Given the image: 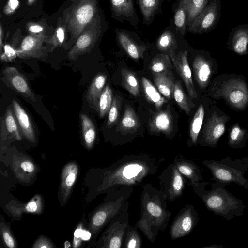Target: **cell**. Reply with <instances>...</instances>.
<instances>
[{
  "instance_id": "8992f818",
  "label": "cell",
  "mask_w": 248,
  "mask_h": 248,
  "mask_svg": "<svg viewBox=\"0 0 248 248\" xmlns=\"http://www.w3.org/2000/svg\"><path fill=\"white\" fill-rule=\"evenodd\" d=\"M221 0H209L208 4L188 26V31L202 34L210 32L217 26L220 17Z\"/></svg>"
},
{
  "instance_id": "f6af8a7d",
  "label": "cell",
  "mask_w": 248,
  "mask_h": 248,
  "mask_svg": "<svg viewBox=\"0 0 248 248\" xmlns=\"http://www.w3.org/2000/svg\"><path fill=\"white\" fill-rule=\"evenodd\" d=\"M174 23L177 28L185 32V25H186V13L185 7L180 3L175 13Z\"/></svg>"
},
{
  "instance_id": "7402d4cb",
  "label": "cell",
  "mask_w": 248,
  "mask_h": 248,
  "mask_svg": "<svg viewBox=\"0 0 248 248\" xmlns=\"http://www.w3.org/2000/svg\"><path fill=\"white\" fill-rule=\"evenodd\" d=\"M153 77L159 93L170 99L173 93L175 83L172 71L169 69L162 72L153 73Z\"/></svg>"
},
{
  "instance_id": "9f6ffc18",
  "label": "cell",
  "mask_w": 248,
  "mask_h": 248,
  "mask_svg": "<svg viewBox=\"0 0 248 248\" xmlns=\"http://www.w3.org/2000/svg\"><path fill=\"white\" fill-rule=\"evenodd\" d=\"M35 0H28L27 3L28 5H31L35 2Z\"/></svg>"
},
{
  "instance_id": "d4e9b609",
  "label": "cell",
  "mask_w": 248,
  "mask_h": 248,
  "mask_svg": "<svg viewBox=\"0 0 248 248\" xmlns=\"http://www.w3.org/2000/svg\"><path fill=\"white\" fill-rule=\"evenodd\" d=\"M140 125V120L134 109L130 105L125 106L117 130L123 134L131 133L135 132Z\"/></svg>"
},
{
  "instance_id": "7dc6e473",
  "label": "cell",
  "mask_w": 248,
  "mask_h": 248,
  "mask_svg": "<svg viewBox=\"0 0 248 248\" xmlns=\"http://www.w3.org/2000/svg\"><path fill=\"white\" fill-rule=\"evenodd\" d=\"M0 148L1 150H4L6 148L9 140L11 139V137L7 130L4 118L2 116L0 117Z\"/></svg>"
},
{
  "instance_id": "6da1fadb",
  "label": "cell",
  "mask_w": 248,
  "mask_h": 248,
  "mask_svg": "<svg viewBox=\"0 0 248 248\" xmlns=\"http://www.w3.org/2000/svg\"><path fill=\"white\" fill-rule=\"evenodd\" d=\"M167 198L161 190L150 184L143 187L140 199V217L135 226L151 242L155 240L158 231H164L171 216L167 209Z\"/></svg>"
},
{
  "instance_id": "60d3db41",
  "label": "cell",
  "mask_w": 248,
  "mask_h": 248,
  "mask_svg": "<svg viewBox=\"0 0 248 248\" xmlns=\"http://www.w3.org/2000/svg\"><path fill=\"white\" fill-rule=\"evenodd\" d=\"M122 104V99L118 96H115L112 100V104L108 112L107 123L108 127H111L115 124L119 116Z\"/></svg>"
},
{
  "instance_id": "db71d44e",
  "label": "cell",
  "mask_w": 248,
  "mask_h": 248,
  "mask_svg": "<svg viewBox=\"0 0 248 248\" xmlns=\"http://www.w3.org/2000/svg\"><path fill=\"white\" fill-rule=\"evenodd\" d=\"M91 237V233L86 230H83L82 233V240H88Z\"/></svg>"
},
{
  "instance_id": "ba28073f",
  "label": "cell",
  "mask_w": 248,
  "mask_h": 248,
  "mask_svg": "<svg viewBox=\"0 0 248 248\" xmlns=\"http://www.w3.org/2000/svg\"><path fill=\"white\" fill-rule=\"evenodd\" d=\"M161 190L170 202L180 197L185 188V179L174 163L168 166L159 176Z\"/></svg>"
},
{
  "instance_id": "11a10c76",
  "label": "cell",
  "mask_w": 248,
  "mask_h": 248,
  "mask_svg": "<svg viewBox=\"0 0 248 248\" xmlns=\"http://www.w3.org/2000/svg\"><path fill=\"white\" fill-rule=\"evenodd\" d=\"M0 54L1 53V50L2 47V27L0 26Z\"/></svg>"
},
{
  "instance_id": "277c9868",
  "label": "cell",
  "mask_w": 248,
  "mask_h": 248,
  "mask_svg": "<svg viewBox=\"0 0 248 248\" xmlns=\"http://www.w3.org/2000/svg\"><path fill=\"white\" fill-rule=\"evenodd\" d=\"M132 190L130 186H122L114 200L103 203L93 212L89 224L91 233L93 234L98 233L120 213Z\"/></svg>"
},
{
  "instance_id": "5b68a950",
  "label": "cell",
  "mask_w": 248,
  "mask_h": 248,
  "mask_svg": "<svg viewBox=\"0 0 248 248\" xmlns=\"http://www.w3.org/2000/svg\"><path fill=\"white\" fill-rule=\"evenodd\" d=\"M128 202L124 204L120 213L114 217L102 237V248H120L123 247L124 239L129 224Z\"/></svg>"
},
{
  "instance_id": "30bf717a",
  "label": "cell",
  "mask_w": 248,
  "mask_h": 248,
  "mask_svg": "<svg viewBox=\"0 0 248 248\" xmlns=\"http://www.w3.org/2000/svg\"><path fill=\"white\" fill-rule=\"evenodd\" d=\"M196 221V212L191 205H186L178 213L170 227L173 240L184 237L190 232Z\"/></svg>"
},
{
  "instance_id": "b9f144b4",
  "label": "cell",
  "mask_w": 248,
  "mask_h": 248,
  "mask_svg": "<svg viewBox=\"0 0 248 248\" xmlns=\"http://www.w3.org/2000/svg\"><path fill=\"white\" fill-rule=\"evenodd\" d=\"M175 45V40L173 36L170 31L164 32L158 40L157 46L160 51H164L170 50H172V47Z\"/></svg>"
},
{
  "instance_id": "ee69618b",
  "label": "cell",
  "mask_w": 248,
  "mask_h": 248,
  "mask_svg": "<svg viewBox=\"0 0 248 248\" xmlns=\"http://www.w3.org/2000/svg\"><path fill=\"white\" fill-rule=\"evenodd\" d=\"M0 233L4 244L8 248L16 247L15 239L9 227L3 222L0 223Z\"/></svg>"
},
{
  "instance_id": "3957f363",
  "label": "cell",
  "mask_w": 248,
  "mask_h": 248,
  "mask_svg": "<svg viewBox=\"0 0 248 248\" xmlns=\"http://www.w3.org/2000/svg\"><path fill=\"white\" fill-rule=\"evenodd\" d=\"M72 3L63 13V20L71 35L64 44L68 49L97 14V0H72Z\"/></svg>"
},
{
  "instance_id": "5bb4252c",
  "label": "cell",
  "mask_w": 248,
  "mask_h": 248,
  "mask_svg": "<svg viewBox=\"0 0 248 248\" xmlns=\"http://www.w3.org/2000/svg\"><path fill=\"white\" fill-rule=\"evenodd\" d=\"M12 169L16 177L21 182H30L37 172V167L31 159L23 155L13 157Z\"/></svg>"
},
{
  "instance_id": "4dcf8cb0",
  "label": "cell",
  "mask_w": 248,
  "mask_h": 248,
  "mask_svg": "<svg viewBox=\"0 0 248 248\" xmlns=\"http://www.w3.org/2000/svg\"><path fill=\"white\" fill-rule=\"evenodd\" d=\"M209 0H180L186 13V25L188 26L202 11Z\"/></svg>"
},
{
  "instance_id": "f546056e",
  "label": "cell",
  "mask_w": 248,
  "mask_h": 248,
  "mask_svg": "<svg viewBox=\"0 0 248 248\" xmlns=\"http://www.w3.org/2000/svg\"><path fill=\"white\" fill-rule=\"evenodd\" d=\"M80 121L82 128L83 139L86 147L91 149L94 143L96 133L94 124L86 114H80Z\"/></svg>"
},
{
  "instance_id": "7a4b0ae2",
  "label": "cell",
  "mask_w": 248,
  "mask_h": 248,
  "mask_svg": "<svg viewBox=\"0 0 248 248\" xmlns=\"http://www.w3.org/2000/svg\"><path fill=\"white\" fill-rule=\"evenodd\" d=\"M158 166L154 159L147 155H130L120 159L113 168L106 172L98 190L115 186H136L149 175L153 174Z\"/></svg>"
},
{
  "instance_id": "7c38bea8",
  "label": "cell",
  "mask_w": 248,
  "mask_h": 248,
  "mask_svg": "<svg viewBox=\"0 0 248 248\" xmlns=\"http://www.w3.org/2000/svg\"><path fill=\"white\" fill-rule=\"evenodd\" d=\"M46 36L30 34L22 41L20 47L16 49L17 56L20 58H38L44 57L46 52L44 42L47 38Z\"/></svg>"
},
{
  "instance_id": "4fadbf2b",
  "label": "cell",
  "mask_w": 248,
  "mask_h": 248,
  "mask_svg": "<svg viewBox=\"0 0 248 248\" xmlns=\"http://www.w3.org/2000/svg\"><path fill=\"white\" fill-rule=\"evenodd\" d=\"M4 81L14 90L32 101H36L35 94L25 76L16 67H6L3 71Z\"/></svg>"
},
{
  "instance_id": "e0dca14e",
  "label": "cell",
  "mask_w": 248,
  "mask_h": 248,
  "mask_svg": "<svg viewBox=\"0 0 248 248\" xmlns=\"http://www.w3.org/2000/svg\"><path fill=\"white\" fill-rule=\"evenodd\" d=\"M226 118L214 112L208 119L203 132L205 142L210 145L216 144L225 131Z\"/></svg>"
},
{
  "instance_id": "f907efd6",
  "label": "cell",
  "mask_w": 248,
  "mask_h": 248,
  "mask_svg": "<svg viewBox=\"0 0 248 248\" xmlns=\"http://www.w3.org/2000/svg\"><path fill=\"white\" fill-rule=\"evenodd\" d=\"M32 247L34 248H54V246L47 238L44 236H41L38 238Z\"/></svg>"
},
{
  "instance_id": "ab89813d",
  "label": "cell",
  "mask_w": 248,
  "mask_h": 248,
  "mask_svg": "<svg viewBox=\"0 0 248 248\" xmlns=\"http://www.w3.org/2000/svg\"><path fill=\"white\" fill-rule=\"evenodd\" d=\"M160 0H138L144 20L149 21L153 18L160 4Z\"/></svg>"
},
{
  "instance_id": "1f68e13d",
  "label": "cell",
  "mask_w": 248,
  "mask_h": 248,
  "mask_svg": "<svg viewBox=\"0 0 248 248\" xmlns=\"http://www.w3.org/2000/svg\"><path fill=\"white\" fill-rule=\"evenodd\" d=\"M122 84L133 96L140 95V86L136 74L133 71L123 68L121 70Z\"/></svg>"
},
{
  "instance_id": "8d00e7d4",
  "label": "cell",
  "mask_w": 248,
  "mask_h": 248,
  "mask_svg": "<svg viewBox=\"0 0 248 248\" xmlns=\"http://www.w3.org/2000/svg\"><path fill=\"white\" fill-rule=\"evenodd\" d=\"M173 96L179 106L187 114H189L191 105L194 106V105L192 103L189 102V99L182 88L181 81L179 80L175 81Z\"/></svg>"
},
{
  "instance_id": "e575fe53",
  "label": "cell",
  "mask_w": 248,
  "mask_h": 248,
  "mask_svg": "<svg viewBox=\"0 0 248 248\" xmlns=\"http://www.w3.org/2000/svg\"><path fill=\"white\" fill-rule=\"evenodd\" d=\"M204 116V108L202 105L198 107L191 121L190 127V136L193 144L197 142Z\"/></svg>"
},
{
  "instance_id": "d6986e66",
  "label": "cell",
  "mask_w": 248,
  "mask_h": 248,
  "mask_svg": "<svg viewBox=\"0 0 248 248\" xmlns=\"http://www.w3.org/2000/svg\"><path fill=\"white\" fill-rule=\"evenodd\" d=\"M149 128L153 133L170 135L173 128V119L170 110L166 109L155 113L149 122Z\"/></svg>"
},
{
  "instance_id": "816d5d0a",
  "label": "cell",
  "mask_w": 248,
  "mask_h": 248,
  "mask_svg": "<svg viewBox=\"0 0 248 248\" xmlns=\"http://www.w3.org/2000/svg\"><path fill=\"white\" fill-rule=\"evenodd\" d=\"M83 229L82 224H79L74 232L73 247L78 248L81 244L82 239V233Z\"/></svg>"
},
{
  "instance_id": "603a6c76",
  "label": "cell",
  "mask_w": 248,
  "mask_h": 248,
  "mask_svg": "<svg viewBox=\"0 0 248 248\" xmlns=\"http://www.w3.org/2000/svg\"><path fill=\"white\" fill-rule=\"evenodd\" d=\"M117 37L120 45L130 57L135 60L143 57L145 46L138 44L125 31H118Z\"/></svg>"
},
{
  "instance_id": "f5cc1de1",
  "label": "cell",
  "mask_w": 248,
  "mask_h": 248,
  "mask_svg": "<svg viewBox=\"0 0 248 248\" xmlns=\"http://www.w3.org/2000/svg\"><path fill=\"white\" fill-rule=\"evenodd\" d=\"M19 5L18 0H9L5 7L4 12L6 14H10L14 12Z\"/></svg>"
},
{
  "instance_id": "f35d334b",
  "label": "cell",
  "mask_w": 248,
  "mask_h": 248,
  "mask_svg": "<svg viewBox=\"0 0 248 248\" xmlns=\"http://www.w3.org/2000/svg\"><path fill=\"white\" fill-rule=\"evenodd\" d=\"M172 67L170 60L166 54H159L155 57L151 61L150 69L153 73L162 72Z\"/></svg>"
},
{
  "instance_id": "836d02e7",
  "label": "cell",
  "mask_w": 248,
  "mask_h": 248,
  "mask_svg": "<svg viewBox=\"0 0 248 248\" xmlns=\"http://www.w3.org/2000/svg\"><path fill=\"white\" fill-rule=\"evenodd\" d=\"M4 118L7 130L11 138L20 140L21 132L13 110L10 106L7 107Z\"/></svg>"
},
{
  "instance_id": "74e56055",
  "label": "cell",
  "mask_w": 248,
  "mask_h": 248,
  "mask_svg": "<svg viewBox=\"0 0 248 248\" xmlns=\"http://www.w3.org/2000/svg\"><path fill=\"white\" fill-rule=\"evenodd\" d=\"M138 228L129 226L128 228L123 241L124 248H140L142 239L139 233Z\"/></svg>"
},
{
  "instance_id": "484cf974",
  "label": "cell",
  "mask_w": 248,
  "mask_h": 248,
  "mask_svg": "<svg viewBox=\"0 0 248 248\" xmlns=\"http://www.w3.org/2000/svg\"><path fill=\"white\" fill-rule=\"evenodd\" d=\"M107 78V75L105 74H97L93 79L88 89L86 99L94 108H96L99 98L104 88Z\"/></svg>"
},
{
  "instance_id": "d6a6232c",
  "label": "cell",
  "mask_w": 248,
  "mask_h": 248,
  "mask_svg": "<svg viewBox=\"0 0 248 248\" xmlns=\"http://www.w3.org/2000/svg\"><path fill=\"white\" fill-rule=\"evenodd\" d=\"M112 100L111 89L109 85H107L104 87L95 108L101 117H103L108 113Z\"/></svg>"
},
{
  "instance_id": "8fae6325",
  "label": "cell",
  "mask_w": 248,
  "mask_h": 248,
  "mask_svg": "<svg viewBox=\"0 0 248 248\" xmlns=\"http://www.w3.org/2000/svg\"><path fill=\"white\" fill-rule=\"evenodd\" d=\"M170 55L173 65L183 80L190 98H197V94L194 88L191 71L188 61L187 51H180L176 54L174 51H170Z\"/></svg>"
},
{
  "instance_id": "83f0119b",
  "label": "cell",
  "mask_w": 248,
  "mask_h": 248,
  "mask_svg": "<svg viewBox=\"0 0 248 248\" xmlns=\"http://www.w3.org/2000/svg\"><path fill=\"white\" fill-rule=\"evenodd\" d=\"M110 2L115 16L129 21L136 16L133 0H110Z\"/></svg>"
},
{
  "instance_id": "f1b7e54d",
  "label": "cell",
  "mask_w": 248,
  "mask_h": 248,
  "mask_svg": "<svg viewBox=\"0 0 248 248\" xmlns=\"http://www.w3.org/2000/svg\"><path fill=\"white\" fill-rule=\"evenodd\" d=\"M142 85L147 100L154 104L156 109L160 110L168 101L163 97L152 83L146 78H142Z\"/></svg>"
},
{
  "instance_id": "ac0fdd59",
  "label": "cell",
  "mask_w": 248,
  "mask_h": 248,
  "mask_svg": "<svg viewBox=\"0 0 248 248\" xmlns=\"http://www.w3.org/2000/svg\"><path fill=\"white\" fill-rule=\"evenodd\" d=\"M12 108L20 132L29 141L36 142L35 132L32 122L24 109L16 100L12 101Z\"/></svg>"
},
{
  "instance_id": "2e32d148",
  "label": "cell",
  "mask_w": 248,
  "mask_h": 248,
  "mask_svg": "<svg viewBox=\"0 0 248 248\" xmlns=\"http://www.w3.org/2000/svg\"><path fill=\"white\" fill-rule=\"evenodd\" d=\"M78 172V167L74 162H70L64 166L61 175L60 186V198L62 203H65L68 199Z\"/></svg>"
},
{
  "instance_id": "cb8c5ba5",
  "label": "cell",
  "mask_w": 248,
  "mask_h": 248,
  "mask_svg": "<svg viewBox=\"0 0 248 248\" xmlns=\"http://www.w3.org/2000/svg\"><path fill=\"white\" fill-rule=\"evenodd\" d=\"M174 163L179 172L189 180L191 184L198 183L202 179L198 167L190 160L177 157Z\"/></svg>"
},
{
  "instance_id": "681fc988",
  "label": "cell",
  "mask_w": 248,
  "mask_h": 248,
  "mask_svg": "<svg viewBox=\"0 0 248 248\" xmlns=\"http://www.w3.org/2000/svg\"><path fill=\"white\" fill-rule=\"evenodd\" d=\"M27 30L31 35L36 36H46L45 28L40 23L30 22L27 25Z\"/></svg>"
},
{
  "instance_id": "d590c367",
  "label": "cell",
  "mask_w": 248,
  "mask_h": 248,
  "mask_svg": "<svg viewBox=\"0 0 248 248\" xmlns=\"http://www.w3.org/2000/svg\"><path fill=\"white\" fill-rule=\"evenodd\" d=\"M59 23L54 34L49 38H47L45 42L51 45V51L62 46L65 40V32L67 29L66 24L63 19L62 21L60 20Z\"/></svg>"
},
{
  "instance_id": "52a82bcc",
  "label": "cell",
  "mask_w": 248,
  "mask_h": 248,
  "mask_svg": "<svg viewBox=\"0 0 248 248\" xmlns=\"http://www.w3.org/2000/svg\"><path fill=\"white\" fill-rule=\"evenodd\" d=\"M100 17L97 14L87 25L68 53L71 60H76L79 56L89 53L95 46L101 32Z\"/></svg>"
},
{
  "instance_id": "9c48e42d",
  "label": "cell",
  "mask_w": 248,
  "mask_h": 248,
  "mask_svg": "<svg viewBox=\"0 0 248 248\" xmlns=\"http://www.w3.org/2000/svg\"><path fill=\"white\" fill-rule=\"evenodd\" d=\"M222 94L232 106L243 109L248 103V89L246 84L238 79H232L222 85Z\"/></svg>"
},
{
  "instance_id": "bcb514c9",
  "label": "cell",
  "mask_w": 248,
  "mask_h": 248,
  "mask_svg": "<svg viewBox=\"0 0 248 248\" xmlns=\"http://www.w3.org/2000/svg\"><path fill=\"white\" fill-rule=\"evenodd\" d=\"M245 131L238 125L233 126L229 134V144L231 145L238 144L244 139Z\"/></svg>"
},
{
  "instance_id": "c3c4849f",
  "label": "cell",
  "mask_w": 248,
  "mask_h": 248,
  "mask_svg": "<svg viewBox=\"0 0 248 248\" xmlns=\"http://www.w3.org/2000/svg\"><path fill=\"white\" fill-rule=\"evenodd\" d=\"M3 49V53L0 55V59L2 61L11 62L17 57L16 49H15L11 45H5Z\"/></svg>"
},
{
  "instance_id": "4316f807",
  "label": "cell",
  "mask_w": 248,
  "mask_h": 248,
  "mask_svg": "<svg viewBox=\"0 0 248 248\" xmlns=\"http://www.w3.org/2000/svg\"><path fill=\"white\" fill-rule=\"evenodd\" d=\"M211 170L213 175L218 179L226 182L234 181L241 183L242 177L237 170L230 169L222 165L216 164L215 162H204Z\"/></svg>"
},
{
  "instance_id": "44dd1931",
  "label": "cell",
  "mask_w": 248,
  "mask_h": 248,
  "mask_svg": "<svg viewBox=\"0 0 248 248\" xmlns=\"http://www.w3.org/2000/svg\"><path fill=\"white\" fill-rule=\"evenodd\" d=\"M193 70L195 79L201 89L208 84L212 70L210 61L202 55H197L193 62Z\"/></svg>"
},
{
  "instance_id": "9a60e30c",
  "label": "cell",
  "mask_w": 248,
  "mask_h": 248,
  "mask_svg": "<svg viewBox=\"0 0 248 248\" xmlns=\"http://www.w3.org/2000/svg\"><path fill=\"white\" fill-rule=\"evenodd\" d=\"M229 35L227 44L229 49L240 55L248 53V24L233 28Z\"/></svg>"
},
{
  "instance_id": "ffe728a7",
  "label": "cell",
  "mask_w": 248,
  "mask_h": 248,
  "mask_svg": "<svg viewBox=\"0 0 248 248\" xmlns=\"http://www.w3.org/2000/svg\"><path fill=\"white\" fill-rule=\"evenodd\" d=\"M41 197L36 195L27 203H21L17 201H11L6 206L9 212L15 217H19L22 214L31 213L39 214L43 209Z\"/></svg>"
},
{
  "instance_id": "7bdbcfd3",
  "label": "cell",
  "mask_w": 248,
  "mask_h": 248,
  "mask_svg": "<svg viewBox=\"0 0 248 248\" xmlns=\"http://www.w3.org/2000/svg\"><path fill=\"white\" fill-rule=\"evenodd\" d=\"M206 206L210 209L218 210L225 204L223 199L220 196L214 194L203 195L202 197Z\"/></svg>"
}]
</instances>
